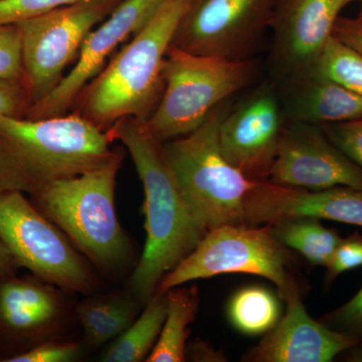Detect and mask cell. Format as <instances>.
<instances>
[{"instance_id": "cell-23", "label": "cell", "mask_w": 362, "mask_h": 362, "mask_svg": "<svg viewBox=\"0 0 362 362\" xmlns=\"http://www.w3.org/2000/svg\"><path fill=\"white\" fill-rule=\"evenodd\" d=\"M230 324L250 337L265 335L281 318L278 297L262 286H249L235 292L228 304Z\"/></svg>"}, {"instance_id": "cell-12", "label": "cell", "mask_w": 362, "mask_h": 362, "mask_svg": "<svg viewBox=\"0 0 362 362\" xmlns=\"http://www.w3.org/2000/svg\"><path fill=\"white\" fill-rule=\"evenodd\" d=\"M284 119L277 87L274 83L262 85L223 117L218 134L223 156L249 180H268Z\"/></svg>"}, {"instance_id": "cell-28", "label": "cell", "mask_w": 362, "mask_h": 362, "mask_svg": "<svg viewBox=\"0 0 362 362\" xmlns=\"http://www.w3.org/2000/svg\"><path fill=\"white\" fill-rule=\"evenodd\" d=\"M322 322L332 329L362 341V287L346 303L323 317Z\"/></svg>"}, {"instance_id": "cell-22", "label": "cell", "mask_w": 362, "mask_h": 362, "mask_svg": "<svg viewBox=\"0 0 362 362\" xmlns=\"http://www.w3.org/2000/svg\"><path fill=\"white\" fill-rule=\"evenodd\" d=\"M269 226L274 237L282 246L299 252L315 266L329 265L342 240L337 232L314 218H294Z\"/></svg>"}, {"instance_id": "cell-14", "label": "cell", "mask_w": 362, "mask_h": 362, "mask_svg": "<svg viewBox=\"0 0 362 362\" xmlns=\"http://www.w3.org/2000/svg\"><path fill=\"white\" fill-rule=\"evenodd\" d=\"M267 180L308 190L362 189V169L333 144L320 126L290 122Z\"/></svg>"}, {"instance_id": "cell-24", "label": "cell", "mask_w": 362, "mask_h": 362, "mask_svg": "<svg viewBox=\"0 0 362 362\" xmlns=\"http://www.w3.org/2000/svg\"><path fill=\"white\" fill-rule=\"evenodd\" d=\"M317 74L362 98V54L334 35L324 49Z\"/></svg>"}, {"instance_id": "cell-19", "label": "cell", "mask_w": 362, "mask_h": 362, "mask_svg": "<svg viewBox=\"0 0 362 362\" xmlns=\"http://www.w3.org/2000/svg\"><path fill=\"white\" fill-rule=\"evenodd\" d=\"M168 311L156 346L147 362H182L187 361L188 326L194 322L199 308V290L195 285H180L168 290Z\"/></svg>"}, {"instance_id": "cell-36", "label": "cell", "mask_w": 362, "mask_h": 362, "mask_svg": "<svg viewBox=\"0 0 362 362\" xmlns=\"http://www.w3.org/2000/svg\"><path fill=\"white\" fill-rule=\"evenodd\" d=\"M345 1L347 2V4H350V2H352V1H362V0H345Z\"/></svg>"}, {"instance_id": "cell-32", "label": "cell", "mask_w": 362, "mask_h": 362, "mask_svg": "<svg viewBox=\"0 0 362 362\" xmlns=\"http://www.w3.org/2000/svg\"><path fill=\"white\" fill-rule=\"evenodd\" d=\"M333 35L362 54V21L359 18L339 16L335 23Z\"/></svg>"}, {"instance_id": "cell-21", "label": "cell", "mask_w": 362, "mask_h": 362, "mask_svg": "<svg viewBox=\"0 0 362 362\" xmlns=\"http://www.w3.org/2000/svg\"><path fill=\"white\" fill-rule=\"evenodd\" d=\"M136 312L135 304L120 296L93 298L77 308L86 341L92 346H100L122 334L134 322Z\"/></svg>"}, {"instance_id": "cell-34", "label": "cell", "mask_w": 362, "mask_h": 362, "mask_svg": "<svg viewBox=\"0 0 362 362\" xmlns=\"http://www.w3.org/2000/svg\"><path fill=\"white\" fill-rule=\"evenodd\" d=\"M350 349L354 350V351L350 354L349 361L362 362V341L357 343L356 345H354V346Z\"/></svg>"}, {"instance_id": "cell-7", "label": "cell", "mask_w": 362, "mask_h": 362, "mask_svg": "<svg viewBox=\"0 0 362 362\" xmlns=\"http://www.w3.org/2000/svg\"><path fill=\"white\" fill-rule=\"evenodd\" d=\"M289 262L287 250L274 237L269 225L216 226L162 279L156 293L223 274H251L268 279L282 297L296 283L290 274Z\"/></svg>"}, {"instance_id": "cell-27", "label": "cell", "mask_w": 362, "mask_h": 362, "mask_svg": "<svg viewBox=\"0 0 362 362\" xmlns=\"http://www.w3.org/2000/svg\"><path fill=\"white\" fill-rule=\"evenodd\" d=\"M320 127L333 144L362 169V119L325 124Z\"/></svg>"}, {"instance_id": "cell-17", "label": "cell", "mask_w": 362, "mask_h": 362, "mask_svg": "<svg viewBox=\"0 0 362 362\" xmlns=\"http://www.w3.org/2000/svg\"><path fill=\"white\" fill-rule=\"evenodd\" d=\"M276 87L290 122L320 126L362 119V98L319 74Z\"/></svg>"}, {"instance_id": "cell-6", "label": "cell", "mask_w": 362, "mask_h": 362, "mask_svg": "<svg viewBox=\"0 0 362 362\" xmlns=\"http://www.w3.org/2000/svg\"><path fill=\"white\" fill-rule=\"evenodd\" d=\"M230 109L223 102L194 132L163 143L183 192L209 230L244 223L245 199L255 182L221 152L220 126Z\"/></svg>"}, {"instance_id": "cell-2", "label": "cell", "mask_w": 362, "mask_h": 362, "mask_svg": "<svg viewBox=\"0 0 362 362\" xmlns=\"http://www.w3.org/2000/svg\"><path fill=\"white\" fill-rule=\"evenodd\" d=\"M111 143L105 131L74 112L39 120L0 116V194L35 197L54 181L108 160Z\"/></svg>"}, {"instance_id": "cell-35", "label": "cell", "mask_w": 362, "mask_h": 362, "mask_svg": "<svg viewBox=\"0 0 362 362\" xmlns=\"http://www.w3.org/2000/svg\"><path fill=\"white\" fill-rule=\"evenodd\" d=\"M357 18H359V20L362 21V1L361 6V11H359L358 16H357Z\"/></svg>"}, {"instance_id": "cell-31", "label": "cell", "mask_w": 362, "mask_h": 362, "mask_svg": "<svg viewBox=\"0 0 362 362\" xmlns=\"http://www.w3.org/2000/svg\"><path fill=\"white\" fill-rule=\"evenodd\" d=\"M30 105L23 84L0 82V116L25 118Z\"/></svg>"}, {"instance_id": "cell-11", "label": "cell", "mask_w": 362, "mask_h": 362, "mask_svg": "<svg viewBox=\"0 0 362 362\" xmlns=\"http://www.w3.org/2000/svg\"><path fill=\"white\" fill-rule=\"evenodd\" d=\"M345 0H280L270 30V64L275 85L317 74Z\"/></svg>"}, {"instance_id": "cell-1", "label": "cell", "mask_w": 362, "mask_h": 362, "mask_svg": "<svg viewBox=\"0 0 362 362\" xmlns=\"http://www.w3.org/2000/svg\"><path fill=\"white\" fill-rule=\"evenodd\" d=\"M111 142L130 153L144 188L146 243L131 286L146 303L169 272L187 258L209 232L183 192L169 163L163 143L133 117L120 119L106 131Z\"/></svg>"}, {"instance_id": "cell-4", "label": "cell", "mask_w": 362, "mask_h": 362, "mask_svg": "<svg viewBox=\"0 0 362 362\" xmlns=\"http://www.w3.org/2000/svg\"><path fill=\"white\" fill-rule=\"evenodd\" d=\"M122 160L123 152L114 150L104 163L54 181L33 197L40 211L78 249L107 268L120 265L129 251L115 209L117 173Z\"/></svg>"}, {"instance_id": "cell-29", "label": "cell", "mask_w": 362, "mask_h": 362, "mask_svg": "<svg viewBox=\"0 0 362 362\" xmlns=\"http://www.w3.org/2000/svg\"><path fill=\"white\" fill-rule=\"evenodd\" d=\"M326 268L328 284L345 272L362 268V235L354 233L340 240L329 265Z\"/></svg>"}, {"instance_id": "cell-20", "label": "cell", "mask_w": 362, "mask_h": 362, "mask_svg": "<svg viewBox=\"0 0 362 362\" xmlns=\"http://www.w3.org/2000/svg\"><path fill=\"white\" fill-rule=\"evenodd\" d=\"M141 315L136 318L104 354L106 362L146 361L156 346L168 311V293H154Z\"/></svg>"}, {"instance_id": "cell-5", "label": "cell", "mask_w": 362, "mask_h": 362, "mask_svg": "<svg viewBox=\"0 0 362 362\" xmlns=\"http://www.w3.org/2000/svg\"><path fill=\"white\" fill-rule=\"evenodd\" d=\"M257 71L252 59L202 56L171 45L162 71L163 93L145 127L162 143L194 132L218 105L249 87Z\"/></svg>"}, {"instance_id": "cell-25", "label": "cell", "mask_w": 362, "mask_h": 362, "mask_svg": "<svg viewBox=\"0 0 362 362\" xmlns=\"http://www.w3.org/2000/svg\"><path fill=\"white\" fill-rule=\"evenodd\" d=\"M23 49L18 23L0 25V82L23 84Z\"/></svg>"}, {"instance_id": "cell-9", "label": "cell", "mask_w": 362, "mask_h": 362, "mask_svg": "<svg viewBox=\"0 0 362 362\" xmlns=\"http://www.w3.org/2000/svg\"><path fill=\"white\" fill-rule=\"evenodd\" d=\"M0 242L21 265L52 284L83 291L92 276L58 228L25 194H0Z\"/></svg>"}, {"instance_id": "cell-10", "label": "cell", "mask_w": 362, "mask_h": 362, "mask_svg": "<svg viewBox=\"0 0 362 362\" xmlns=\"http://www.w3.org/2000/svg\"><path fill=\"white\" fill-rule=\"evenodd\" d=\"M280 0H187L173 45L192 54L251 59Z\"/></svg>"}, {"instance_id": "cell-3", "label": "cell", "mask_w": 362, "mask_h": 362, "mask_svg": "<svg viewBox=\"0 0 362 362\" xmlns=\"http://www.w3.org/2000/svg\"><path fill=\"white\" fill-rule=\"evenodd\" d=\"M187 0H163L156 13L81 90L71 112L108 131L120 119L147 121L164 89L163 64Z\"/></svg>"}, {"instance_id": "cell-30", "label": "cell", "mask_w": 362, "mask_h": 362, "mask_svg": "<svg viewBox=\"0 0 362 362\" xmlns=\"http://www.w3.org/2000/svg\"><path fill=\"white\" fill-rule=\"evenodd\" d=\"M78 345L44 344L35 349L4 359L6 362H68L73 361L78 354Z\"/></svg>"}, {"instance_id": "cell-15", "label": "cell", "mask_w": 362, "mask_h": 362, "mask_svg": "<svg viewBox=\"0 0 362 362\" xmlns=\"http://www.w3.org/2000/svg\"><path fill=\"white\" fill-rule=\"evenodd\" d=\"M294 218L333 221L362 228V189L337 187L308 190L255 181L245 199L244 223L274 225Z\"/></svg>"}, {"instance_id": "cell-8", "label": "cell", "mask_w": 362, "mask_h": 362, "mask_svg": "<svg viewBox=\"0 0 362 362\" xmlns=\"http://www.w3.org/2000/svg\"><path fill=\"white\" fill-rule=\"evenodd\" d=\"M121 1L82 0L18 23L23 86L32 105L59 84L69 66L77 61L88 35Z\"/></svg>"}, {"instance_id": "cell-26", "label": "cell", "mask_w": 362, "mask_h": 362, "mask_svg": "<svg viewBox=\"0 0 362 362\" xmlns=\"http://www.w3.org/2000/svg\"><path fill=\"white\" fill-rule=\"evenodd\" d=\"M82 0H0V25L18 23Z\"/></svg>"}, {"instance_id": "cell-33", "label": "cell", "mask_w": 362, "mask_h": 362, "mask_svg": "<svg viewBox=\"0 0 362 362\" xmlns=\"http://www.w3.org/2000/svg\"><path fill=\"white\" fill-rule=\"evenodd\" d=\"M11 254L7 251L6 247L0 242V273L4 270L7 261H8Z\"/></svg>"}, {"instance_id": "cell-16", "label": "cell", "mask_w": 362, "mask_h": 362, "mask_svg": "<svg viewBox=\"0 0 362 362\" xmlns=\"http://www.w3.org/2000/svg\"><path fill=\"white\" fill-rule=\"evenodd\" d=\"M284 315L258 345L252 347L245 361L255 362H329L358 341L316 321L302 301L294 283L283 295Z\"/></svg>"}, {"instance_id": "cell-18", "label": "cell", "mask_w": 362, "mask_h": 362, "mask_svg": "<svg viewBox=\"0 0 362 362\" xmlns=\"http://www.w3.org/2000/svg\"><path fill=\"white\" fill-rule=\"evenodd\" d=\"M59 311L56 296L47 288L25 280L0 286V321L16 332H32L51 322Z\"/></svg>"}, {"instance_id": "cell-13", "label": "cell", "mask_w": 362, "mask_h": 362, "mask_svg": "<svg viewBox=\"0 0 362 362\" xmlns=\"http://www.w3.org/2000/svg\"><path fill=\"white\" fill-rule=\"evenodd\" d=\"M163 0H122L86 39L77 61L54 90L33 104L25 118H52L70 113L81 90L89 84L123 42L148 23Z\"/></svg>"}]
</instances>
